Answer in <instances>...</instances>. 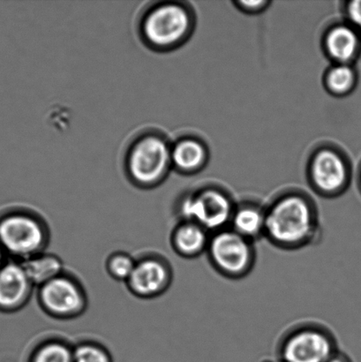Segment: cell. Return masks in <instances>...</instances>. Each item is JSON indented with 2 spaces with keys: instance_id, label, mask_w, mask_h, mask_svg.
I'll return each mask as SVG.
<instances>
[{
  "instance_id": "4",
  "label": "cell",
  "mask_w": 361,
  "mask_h": 362,
  "mask_svg": "<svg viewBox=\"0 0 361 362\" xmlns=\"http://www.w3.org/2000/svg\"><path fill=\"white\" fill-rule=\"evenodd\" d=\"M338 350L330 328L316 322H303L282 335L277 358L278 362H326Z\"/></svg>"
},
{
  "instance_id": "2",
  "label": "cell",
  "mask_w": 361,
  "mask_h": 362,
  "mask_svg": "<svg viewBox=\"0 0 361 362\" xmlns=\"http://www.w3.org/2000/svg\"><path fill=\"white\" fill-rule=\"evenodd\" d=\"M196 25V13L189 3L166 0L152 3L143 11L138 32L148 49L169 52L189 40Z\"/></svg>"
},
{
  "instance_id": "6",
  "label": "cell",
  "mask_w": 361,
  "mask_h": 362,
  "mask_svg": "<svg viewBox=\"0 0 361 362\" xmlns=\"http://www.w3.org/2000/svg\"><path fill=\"white\" fill-rule=\"evenodd\" d=\"M206 255L214 271L229 280L247 278L256 264L254 243L230 227L211 233Z\"/></svg>"
},
{
  "instance_id": "8",
  "label": "cell",
  "mask_w": 361,
  "mask_h": 362,
  "mask_svg": "<svg viewBox=\"0 0 361 362\" xmlns=\"http://www.w3.org/2000/svg\"><path fill=\"white\" fill-rule=\"evenodd\" d=\"M47 238L40 220L27 213H14L0 221L3 250L23 260L42 253Z\"/></svg>"
},
{
  "instance_id": "10",
  "label": "cell",
  "mask_w": 361,
  "mask_h": 362,
  "mask_svg": "<svg viewBox=\"0 0 361 362\" xmlns=\"http://www.w3.org/2000/svg\"><path fill=\"white\" fill-rule=\"evenodd\" d=\"M172 271L165 261L154 257L136 262L126 285L134 296L143 299L160 296L172 282Z\"/></svg>"
},
{
  "instance_id": "24",
  "label": "cell",
  "mask_w": 361,
  "mask_h": 362,
  "mask_svg": "<svg viewBox=\"0 0 361 362\" xmlns=\"http://www.w3.org/2000/svg\"><path fill=\"white\" fill-rule=\"evenodd\" d=\"M358 187L361 194V164L360 166L359 173H358Z\"/></svg>"
},
{
  "instance_id": "14",
  "label": "cell",
  "mask_w": 361,
  "mask_h": 362,
  "mask_svg": "<svg viewBox=\"0 0 361 362\" xmlns=\"http://www.w3.org/2000/svg\"><path fill=\"white\" fill-rule=\"evenodd\" d=\"M229 227L254 243L264 239L266 206L251 200L236 202Z\"/></svg>"
},
{
  "instance_id": "16",
  "label": "cell",
  "mask_w": 361,
  "mask_h": 362,
  "mask_svg": "<svg viewBox=\"0 0 361 362\" xmlns=\"http://www.w3.org/2000/svg\"><path fill=\"white\" fill-rule=\"evenodd\" d=\"M359 74L355 65L331 64L325 71L323 84L325 90L335 98H345L356 90Z\"/></svg>"
},
{
  "instance_id": "23",
  "label": "cell",
  "mask_w": 361,
  "mask_h": 362,
  "mask_svg": "<svg viewBox=\"0 0 361 362\" xmlns=\"http://www.w3.org/2000/svg\"><path fill=\"white\" fill-rule=\"evenodd\" d=\"M326 362H353V361L348 354L338 350Z\"/></svg>"
},
{
  "instance_id": "20",
  "label": "cell",
  "mask_w": 361,
  "mask_h": 362,
  "mask_svg": "<svg viewBox=\"0 0 361 362\" xmlns=\"http://www.w3.org/2000/svg\"><path fill=\"white\" fill-rule=\"evenodd\" d=\"M73 362H112L104 347L94 343H83L73 349Z\"/></svg>"
},
{
  "instance_id": "7",
  "label": "cell",
  "mask_w": 361,
  "mask_h": 362,
  "mask_svg": "<svg viewBox=\"0 0 361 362\" xmlns=\"http://www.w3.org/2000/svg\"><path fill=\"white\" fill-rule=\"evenodd\" d=\"M307 179L311 189L319 197L338 198L351 186V161L341 148L323 145L310 155L307 165Z\"/></svg>"
},
{
  "instance_id": "13",
  "label": "cell",
  "mask_w": 361,
  "mask_h": 362,
  "mask_svg": "<svg viewBox=\"0 0 361 362\" xmlns=\"http://www.w3.org/2000/svg\"><path fill=\"white\" fill-rule=\"evenodd\" d=\"M210 150L201 138L180 136L172 143V169L183 175H197L206 168Z\"/></svg>"
},
{
  "instance_id": "19",
  "label": "cell",
  "mask_w": 361,
  "mask_h": 362,
  "mask_svg": "<svg viewBox=\"0 0 361 362\" xmlns=\"http://www.w3.org/2000/svg\"><path fill=\"white\" fill-rule=\"evenodd\" d=\"M136 262L129 255L116 253L109 257L106 267L110 276L119 281L126 282L132 275Z\"/></svg>"
},
{
  "instance_id": "17",
  "label": "cell",
  "mask_w": 361,
  "mask_h": 362,
  "mask_svg": "<svg viewBox=\"0 0 361 362\" xmlns=\"http://www.w3.org/2000/svg\"><path fill=\"white\" fill-rule=\"evenodd\" d=\"M20 264L33 286L41 287L63 274V262L54 255L40 253Z\"/></svg>"
},
{
  "instance_id": "3",
  "label": "cell",
  "mask_w": 361,
  "mask_h": 362,
  "mask_svg": "<svg viewBox=\"0 0 361 362\" xmlns=\"http://www.w3.org/2000/svg\"><path fill=\"white\" fill-rule=\"evenodd\" d=\"M124 169L134 186L143 189L159 186L172 169L171 141L160 131L144 130L127 146Z\"/></svg>"
},
{
  "instance_id": "12",
  "label": "cell",
  "mask_w": 361,
  "mask_h": 362,
  "mask_svg": "<svg viewBox=\"0 0 361 362\" xmlns=\"http://www.w3.org/2000/svg\"><path fill=\"white\" fill-rule=\"evenodd\" d=\"M32 283L20 262H9L0 267V308L16 310L28 303Z\"/></svg>"
},
{
  "instance_id": "22",
  "label": "cell",
  "mask_w": 361,
  "mask_h": 362,
  "mask_svg": "<svg viewBox=\"0 0 361 362\" xmlns=\"http://www.w3.org/2000/svg\"><path fill=\"white\" fill-rule=\"evenodd\" d=\"M343 12H344L345 21L356 28L361 35V0L345 2Z\"/></svg>"
},
{
  "instance_id": "1",
  "label": "cell",
  "mask_w": 361,
  "mask_h": 362,
  "mask_svg": "<svg viewBox=\"0 0 361 362\" xmlns=\"http://www.w3.org/2000/svg\"><path fill=\"white\" fill-rule=\"evenodd\" d=\"M266 206L264 239L284 251H297L318 243L321 237L319 211L305 192H282Z\"/></svg>"
},
{
  "instance_id": "18",
  "label": "cell",
  "mask_w": 361,
  "mask_h": 362,
  "mask_svg": "<svg viewBox=\"0 0 361 362\" xmlns=\"http://www.w3.org/2000/svg\"><path fill=\"white\" fill-rule=\"evenodd\" d=\"M30 362H73V349L61 341L51 340L37 347Z\"/></svg>"
},
{
  "instance_id": "11",
  "label": "cell",
  "mask_w": 361,
  "mask_h": 362,
  "mask_svg": "<svg viewBox=\"0 0 361 362\" xmlns=\"http://www.w3.org/2000/svg\"><path fill=\"white\" fill-rule=\"evenodd\" d=\"M321 47L332 64L355 65L361 55V35L348 21L335 23L324 32Z\"/></svg>"
},
{
  "instance_id": "21",
  "label": "cell",
  "mask_w": 361,
  "mask_h": 362,
  "mask_svg": "<svg viewBox=\"0 0 361 362\" xmlns=\"http://www.w3.org/2000/svg\"><path fill=\"white\" fill-rule=\"evenodd\" d=\"M271 4L272 2L268 1V0H256V1L254 0V1L239 0V1L232 2V5L236 9L247 16H258V14L263 13L270 8Z\"/></svg>"
},
{
  "instance_id": "25",
  "label": "cell",
  "mask_w": 361,
  "mask_h": 362,
  "mask_svg": "<svg viewBox=\"0 0 361 362\" xmlns=\"http://www.w3.org/2000/svg\"><path fill=\"white\" fill-rule=\"evenodd\" d=\"M3 250L1 245H0V262H1L3 258ZM0 267H1V266H0Z\"/></svg>"
},
{
  "instance_id": "9",
  "label": "cell",
  "mask_w": 361,
  "mask_h": 362,
  "mask_svg": "<svg viewBox=\"0 0 361 362\" xmlns=\"http://www.w3.org/2000/svg\"><path fill=\"white\" fill-rule=\"evenodd\" d=\"M38 299L49 315L63 319L78 317L83 313L87 304L79 284L63 274L42 286Z\"/></svg>"
},
{
  "instance_id": "15",
  "label": "cell",
  "mask_w": 361,
  "mask_h": 362,
  "mask_svg": "<svg viewBox=\"0 0 361 362\" xmlns=\"http://www.w3.org/2000/svg\"><path fill=\"white\" fill-rule=\"evenodd\" d=\"M211 233L197 223L180 221L172 234V245L176 253L194 259L206 254Z\"/></svg>"
},
{
  "instance_id": "5",
  "label": "cell",
  "mask_w": 361,
  "mask_h": 362,
  "mask_svg": "<svg viewBox=\"0 0 361 362\" xmlns=\"http://www.w3.org/2000/svg\"><path fill=\"white\" fill-rule=\"evenodd\" d=\"M236 202L227 190L215 185H206L189 192L180 198V221H191L213 233L229 227Z\"/></svg>"
}]
</instances>
